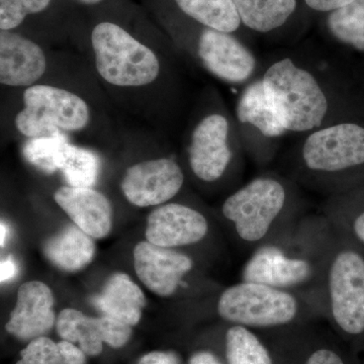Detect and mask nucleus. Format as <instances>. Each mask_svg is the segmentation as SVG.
I'll use <instances>...</instances> for the list:
<instances>
[{"label": "nucleus", "mask_w": 364, "mask_h": 364, "mask_svg": "<svg viewBox=\"0 0 364 364\" xmlns=\"http://www.w3.org/2000/svg\"><path fill=\"white\" fill-rule=\"evenodd\" d=\"M330 299L335 322L347 334L364 333V255L358 249L340 251L329 273Z\"/></svg>", "instance_id": "obj_7"}, {"label": "nucleus", "mask_w": 364, "mask_h": 364, "mask_svg": "<svg viewBox=\"0 0 364 364\" xmlns=\"http://www.w3.org/2000/svg\"><path fill=\"white\" fill-rule=\"evenodd\" d=\"M311 265L308 261L287 258L275 247L259 249L244 268L246 282L275 287L296 286L310 277Z\"/></svg>", "instance_id": "obj_18"}, {"label": "nucleus", "mask_w": 364, "mask_h": 364, "mask_svg": "<svg viewBox=\"0 0 364 364\" xmlns=\"http://www.w3.org/2000/svg\"><path fill=\"white\" fill-rule=\"evenodd\" d=\"M54 198L74 224L92 238H104L111 231V203L100 191L62 186L55 193Z\"/></svg>", "instance_id": "obj_16"}, {"label": "nucleus", "mask_w": 364, "mask_h": 364, "mask_svg": "<svg viewBox=\"0 0 364 364\" xmlns=\"http://www.w3.org/2000/svg\"><path fill=\"white\" fill-rule=\"evenodd\" d=\"M272 109L287 132L309 134L332 123V91L318 72L291 57L272 62L261 76Z\"/></svg>", "instance_id": "obj_1"}, {"label": "nucleus", "mask_w": 364, "mask_h": 364, "mask_svg": "<svg viewBox=\"0 0 364 364\" xmlns=\"http://www.w3.org/2000/svg\"><path fill=\"white\" fill-rule=\"evenodd\" d=\"M189 364H222L215 356L210 352H198L191 356Z\"/></svg>", "instance_id": "obj_34"}, {"label": "nucleus", "mask_w": 364, "mask_h": 364, "mask_svg": "<svg viewBox=\"0 0 364 364\" xmlns=\"http://www.w3.org/2000/svg\"><path fill=\"white\" fill-rule=\"evenodd\" d=\"M241 23L258 33H269L287 23L296 0H233Z\"/></svg>", "instance_id": "obj_21"}, {"label": "nucleus", "mask_w": 364, "mask_h": 364, "mask_svg": "<svg viewBox=\"0 0 364 364\" xmlns=\"http://www.w3.org/2000/svg\"><path fill=\"white\" fill-rule=\"evenodd\" d=\"M77 1L81 2V4H98V2L102 1V0H77Z\"/></svg>", "instance_id": "obj_36"}, {"label": "nucleus", "mask_w": 364, "mask_h": 364, "mask_svg": "<svg viewBox=\"0 0 364 364\" xmlns=\"http://www.w3.org/2000/svg\"><path fill=\"white\" fill-rule=\"evenodd\" d=\"M93 304L102 315L133 327L142 317L146 298L129 275L116 273L107 280L102 293L95 296Z\"/></svg>", "instance_id": "obj_19"}, {"label": "nucleus", "mask_w": 364, "mask_h": 364, "mask_svg": "<svg viewBox=\"0 0 364 364\" xmlns=\"http://www.w3.org/2000/svg\"><path fill=\"white\" fill-rule=\"evenodd\" d=\"M23 102L25 107L16 117L14 124L30 139L83 130L90 121L85 100L56 86H30L23 93Z\"/></svg>", "instance_id": "obj_3"}, {"label": "nucleus", "mask_w": 364, "mask_h": 364, "mask_svg": "<svg viewBox=\"0 0 364 364\" xmlns=\"http://www.w3.org/2000/svg\"><path fill=\"white\" fill-rule=\"evenodd\" d=\"M208 229L207 220L198 210L179 203H167L151 213L146 238L161 247H179L203 240Z\"/></svg>", "instance_id": "obj_13"}, {"label": "nucleus", "mask_w": 364, "mask_h": 364, "mask_svg": "<svg viewBox=\"0 0 364 364\" xmlns=\"http://www.w3.org/2000/svg\"><path fill=\"white\" fill-rule=\"evenodd\" d=\"M176 2L184 14L212 30L232 33L242 23L233 0H176Z\"/></svg>", "instance_id": "obj_22"}, {"label": "nucleus", "mask_w": 364, "mask_h": 364, "mask_svg": "<svg viewBox=\"0 0 364 364\" xmlns=\"http://www.w3.org/2000/svg\"><path fill=\"white\" fill-rule=\"evenodd\" d=\"M218 312L224 320L252 327L291 322L298 303L291 294L265 284L243 282L229 287L220 298Z\"/></svg>", "instance_id": "obj_5"}, {"label": "nucleus", "mask_w": 364, "mask_h": 364, "mask_svg": "<svg viewBox=\"0 0 364 364\" xmlns=\"http://www.w3.org/2000/svg\"><path fill=\"white\" fill-rule=\"evenodd\" d=\"M50 2L51 0H0V28L13 31L26 16L45 11Z\"/></svg>", "instance_id": "obj_28"}, {"label": "nucleus", "mask_w": 364, "mask_h": 364, "mask_svg": "<svg viewBox=\"0 0 364 364\" xmlns=\"http://www.w3.org/2000/svg\"><path fill=\"white\" fill-rule=\"evenodd\" d=\"M287 202L284 186L277 179H253L225 200L223 214L233 222L237 233L244 241H259Z\"/></svg>", "instance_id": "obj_6"}, {"label": "nucleus", "mask_w": 364, "mask_h": 364, "mask_svg": "<svg viewBox=\"0 0 364 364\" xmlns=\"http://www.w3.org/2000/svg\"><path fill=\"white\" fill-rule=\"evenodd\" d=\"M16 262H14V258L9 257L6 259L1 261V265H0V279L1 282H7V280L13 279L16 275Z\"/></svg>", "instance_id": "obj_33"}, {"label": "nucleus", "mask_w": 364, "mask_h": 364, "mask_svg": "<svg viewBox=\"0 0 364 364\" xmlns=\"http://www.w3.org/2000/svg\"><path fill=\"white\" fill-rule=\"evenodd\" d=\"M67 142L64 134L31 138L23 146V156L46 173H54L58 171L59 156Z\"/></svg>", "instance_id": "obj_27"}, {"label": "nucleus", "mask_w": 364, "mask_h": 364, "mask_svg": "<svg viewBox=\"0 0 364 364\" xmlns=\"http://www.w3.org/2000/svg\"><path fill=\"white\" fill-rule=\"evenodd\" d=\"M226 353L229 364H272L267 349L243 326L228 330Z\"/></svg>", "instance_id": "obj_26"}, {"label": "nucleus", "mask_w": 364, "mask_h": 364, "mask_svg": "<svg viewBox=\"0 0 364 364\" xmlns=\"http://www.w3.org/2000/svg\"><path fill=\"white\" fill-rule=\"evenodd\" d=\"M328 28L341 44L364 53V0H354L330 13Z\"/></svg>", "instance_id": "obj_25"}, {"label": "nucleus", "mask_w": 364, "mask_h": 364, "mask_svg": "<svg viewBox=\"0 0 364 364\" xmlns=\"http://www.w3.org/2000/svg\"><path fill=\"white\" fill-rule=\"evenodd\" d=\"M236 119L247 138L272 142L287 133L268 100L261 77L250 81L242 90Z\"/></svg>", "instance_id": "obj_17"}, {"label": "nucleus", "mask_w": 364, "mask_h": 364, "mask_svg": "<svg viewBox=\"0 0 364 364\" xmlns=\"http://www.w3.org/2000/svg\"><path fill=\"white\" fill-rule=\"evenodd\" d=\"M306 364H344L343 360L334 351L320 349L314 352Z\"/></svg>", "instance_id": "obj_31"}, {"label": "nucleus", "mask_w": 364, "mask_h": 364, "mask_svg": "<svg viewBox=\"0 0 364 364\" xmlns=\"http://www.w3.org/2000/svg\"><path fill=\"white\" fill-rule=\"evenodd\" d=\"M354 0H306L308 4L314 11H324V13H332L352 4Z\"/></svg>", "instance_id": "obj_29"}, {"label": "nucleus", "mask_w": 364, "mask_h": 364, "mask_svg": "<svg viewBox=\"0 0 364 364\" xmlns=\"http://www.w3.org/2000/svg\"><path fill=\"white\" fill-rule=\"evenodd\" d=\"M183 172L169 158L147 160L129 167L121 188L127 200L146 208L168 202L183 186Z\"/></svg>", "instance_id": "obj_10"}, {"label": "nucleus", "mask_w": 364, "mask_h": 364, "mask_svg": "<svg viewBox=\"0 0 364 364\" xmlns=\"http://www.w3.org/2000/svg\"><path fill=\"white\" fill-rule=\"evenodd\" d=\"M352 233L354 238L364 246V207L359 208L351 222Z\"/></svg>", "instance_id": "obj_32"}, {"label": "nucleus", "mask_w": 364, "mask_h": 364, "mask_svg": "<svg viewBox=\"0 0 364 364\" xmlns=\"http://www.w3.org/2000/svg\"><path fill=\"white\" fill-rule=\"evenodd\" d=\"M86 354L71 342H54L48 337L33 339L21 352L16 364H86Z\"/></svg>", "instance_id": "obj_23"}, {"label": "nucleus", "mask_w": 364, "mask_h": 364, "mask_svg": "<svg viewBox=\"0 0 364 364\" xmlns=\"http://www.w3.org/2000/svg\"><path fill=\"white\" fill-rule=\"evenodd\" d=\"M92 237L77 226H68L46 242L44 252L55 267L65 272H77L92 260L95 246Z\"/></svg>", "instance_id": "obj_20"}, {"label": "nucleus", "mask_w": 364, "mask_h": 364, "mask_svg": "<svg viewBox=\"0 0 364 364\" xmlns=\"http://www.w3.org/2000/svg\"><path fill=\"white\" fill-rule=\"evenodd\" d=\"M0 230H1V241H0V243H1V247H4V242H6L7 235L6 226L4 224V223H1V228H0Z\"/></svg>", "instance_id": "obj_35"}, {"label": "nucleus", "mask_w": 364, "mask_h": 364, "mask_svg": "<svg viewBox=\"0 0 364 364\" xmlns=\"http://www.w3.org/2000/svg\"><path fill=\"white\" fill-rule=\"evenodd\" d=\"M231 136V123L221 112L208 114L196 124L188 146V161L200 181L214 182L224 176L233 158Z\"/></svg>", "instance_id": "obj_8"}, {"label": "nucleus", "mask_w": 364, "mask_h": 364, "mask_svg": "<svg viewBox=\"0 0 364 364\" xmlns=\"http://www.w3.org/2000/svg\"><path fill=\"white\" fill-rule=\"evenodd\" d=\"M196 55L205 70L231 85L250 82L257 59L248 47L232 33L205 28L196 45Z\"/></svg>", "instance_id": "obj_9"}, {"label": "nucleus", "mask_w": 364, "mask_h": 364, "mask_svg": "<svg viewBox=\"0 0 364 364\" xmlns=\"http://www.w3.org/2000/svg\"><path fill=\"white\" fill-rule=\"evenodd\" d=\"M134 264L141 282L160 296L176 293L182 277L193 268L188 256L149 241L140 242L136 246Z\"/></svg>", "instance_id": "obj_12"}, {"label": "nucleus", "mask_w": 364, "mask_h": 364, "mask_svg": "<svg viewBox=\"0 0 364 364\" xmlns=\"http://www.w3.org/2000/svg\"><path fill=\"white\" fill-rule=\"evenodd\" d=\"M178 358L172 352L154 351L146 354L139 364H178Z\"/></svg>", "instance_id": "obj_30"}, {"label": "nucleus", "mask_w": 364, "mask_h": 364, "mask_svg": "<svg viewBox=\"0 0 364 364\" xmlns=\"http://www.w3.org/2000/svg\"><path fill=\"white\" fill-rule=\"evenodd\" d=\"M57 166L69 186L91 188L97 182L100 160L91 151L67 142L61 151Z\"/></svg>", "instance_id": "obj_24"}, {"label": "nucleus", "mask_w": 364, "mask_h": 364, "mask_svg": "<svg viewBox=\"0 0 364 364\" xmlns=\"http://www.w3.org/2000/svg\"><path fill=\"white\" fill-rule=\"evenodd\" d=\"M54 296L42 282H28L18 289L16 305L6 323V331L16 338L44 336L55 324Z\"/></svg>", "instance_id": "obj_15"}, {"label": "nucleus", "mask_w": 364, "mask_h": 364, "mask_svg": "<svg viewBox=\"0 0 364 364\" xmlns=\"http://www.w3.org/2000/svg\"><path fill=\"white\" fill-rule=\"evenodd\" d=\"M98 74L109 85L140 87L160 73L156 54L116 23H98L91 33Z\"/></svg>", "instance_id": "obj_2"}, {"label": "nucleus", "mask_w": 364, "mask_h": 364, "mask_svg": "<svg viewBox=\"0 0 364 364\" xmlns=\"http://www.w3.org/2000/svg\"><path fill=\"white\" fill-rule=\"evenodd\" d=\"M47 69L39 45L11 31L0 33V82L13 87H30Z\"/></svg>", "instance_id": "obj_14"}, {"label": "nucleus", "mask_w": 364, "mask_h": 364, "mask_svg": "<svg viewBox=\"0 0 364 364\" xmlns=\"http://www.w3.org/2000/svg\"><path fill=\"white\" fill-rule=\"evenodd\" d=\"M57 332L62 339L78 343L86 355L102 353L104 343L119 348L129 341L131 326L114 318L102 316L92 318L74 309H65L57 320Z\"/></svg>", "instance_id": "obj_11"}, {"label": "nucleus", "mask_w": 364, "mask_h": 364, "mask_svg": "<svg viewBox=\"0 0 364 364\" xmlns=\"http://www.w3.org/2000/svg\"><path fill=\"white\" fill-rule=\"evenodd\" d=\"M301 157L311 171L336 174L364 169V124L334 121L306 134Z\"/></svg>", "instance_id": "obj_4"}]
</instances>
